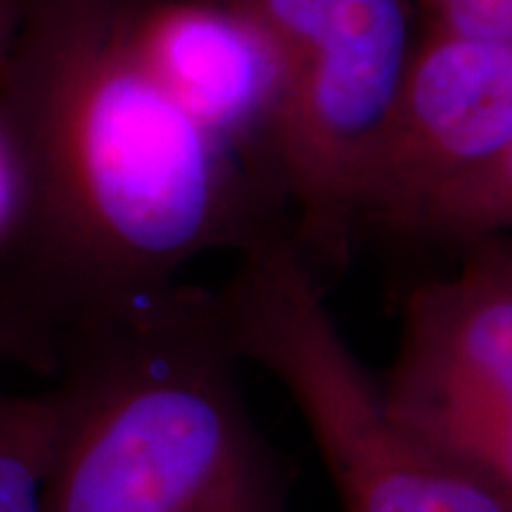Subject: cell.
I'll return each mask as SVG.
<instances>
[{
  "label": "cell",
  "mask_w": 512,
  "mask_h": 512,
  "mask_svg": "<svg viewBox=\"0 0 512 512\" xmlns=\"http://www.w3.org/2000/svg\"><path fill=\"white\" fill-rule=\"evenodd\" d=\"M12 3L0 114L29 214L0 268V361L50 375L67 335L171 290L197 256L290 226L140 62L110 0Z\"/></svg>",
  "instance_id": "obj_1"
},
{
  "label": "cell",
  "mask_w": 512,
  "mask_h": 512,
  "mask_svg": "<svg viewBox=\"0 0 512 512\" xmlns=\"http://www.w3.org/2000/svg\"><path fill=\"white\" fill-rule=\"evenodd\" d=\"M216 292L174 285L67 335L43 512H290Z\"/></svg>",
  "instance_id": "obj_2"
},
{
  "label": "cell",
  "mask_w": 512,
  "mask_h": 512,
  "mask_svg": "<svg viewBox=\"0 0 512 512\" xmlns=\"http://www.w3.org/2000/svg\"><path fill=\"white\" fill-rule=\"evenodd\" d=\"M216 302L240 361L290 394L342 512H512L494 486L394 420L287 230L238 252Z\"/></svg>",
  "instance_id": "obj_3"
},
{
  "label": "cell",
  "mask_w": 512,
  "mask_h": 512,
  "mask_svg": "<svg viewBox=\"0 0 512 512\" xmlns=\"http://www.w3.org/2000/svg\"><path fill=\"white\" fill-rule=\"evenodd\" d=\"M278 38L285 88L271 176L320 280L347 266L420 24L411 0H247Z\"/></svg>",
  "instance_id": "obj_4"
},
{
  "label": "cell",
  "mask_w": 512,
  "mask_h": 512,
  "mask_svg": "<svg viewBox=\"0 0 512 512\" xmlns=\"http://www.w3.org/2000/svg\"><path fill=\"white\" fill-rule=\"evenodd\" d=\"M380 389L394 420L512 505V259L505 242H477L456 273L413 287Z\"/></svg>",
  "instance_id": "obj_5"
},
{
  "label": "cell",
  "mask_w": 512,
  "mask_h": 512,
  "mask_svg": "<svg viewBox=\"0 0 512 512\" xmlns=\"http://www.w3.org/2000/svg\"><path fill=\"white\" fill-rule=\"evenodd\" d=\"M512 140V41L420 27L363 202V233L399 235L434 192Z\"/></svg>",
  "instance_id": "obj_6"
},
{
  "label": "cell",
  "mask_w": 512,
  "mask_h": 512,
  "mask_svg": "<svg viewBox=\"0 0 512 512\" xmlns=\"http://www.w3.org/2000/svg\"><path fill=\"white\" fill-rule=\"evenodd\" d=\"M110 5L128 46L183 112L278 197L271 143L285 88V57L252 5L247 0H110Z\"/></svg>",
  "instance_id": "obj_7"
},
{
  "label": "cell",
  "mask_w": 512,
  "mask_h": 512,
  "mask_svg": "<svg viewBox=\"0 0 512 512\" xmlns=\"http://www.w3.org/2000/svg\"><path fill=\"white\" fill-rule=\"evenodd\" d=\"M55 432L48 392L17 396L0 389V512H43Z\"/></svg>",
  "instance_id": "obj_8"
},
{
  "label": "cell",
  "mask_w": 512,
  "mask_h": 512,
  "mask_svg": "<svg viewBox=\"0 0 512 512\" xmlns=\"http://www.w3.org/2000/svg\"><path fill=\"white\" fill-rule=\"evenodd\" d=\"M420 27L453 36L512 41V0H422Z\"/></svg>",
  "instance_id": "obj_9"
},
{
  "label": "cell",
  "mask_w": 512,
  "mask_h": 512,
  "mask_svg": "<svg viewBox=\"0 0 512 512\" xmlns=\"http://www.w3.org/2000/svg\"><path fill=\"white\" fill-rule=\"evenodd\" d=\"M29 214V185L22 157L0 114V268L15 252Z\"/></svg>",
  "instance_id": "obj_10"
},
{
  "label": "cell",
  "mask_w": 512,
  "mask_h": 512,
  "mask_svg": "<svg viewBox=\"0 0 512 512\" xmlns=\"http://www.w3.org/2000/svg\"><path fill=\"white\" fill-rule=\"evenodd\" d=\"M12 29H15V3L0 0V62H3L5 50L10 46Z\"/></svg>",
  "instance_id": "obj_11"
},
{
  "label": "cell",
  "mask_w": 512,
  "mask_h": 512,
  "mask_svg": "<svg viewBox=\"0 0 512 512\" xmlns=\"http://www.w3.org/2000/svg\"><path fill=\"white\" fill-rule=\"evenodd\" d=\"M503 242H505V247H508V252H510V259H512V238H501Z\"/></svg>",
  "instance_id": "obj_12"
}]
</instances>
